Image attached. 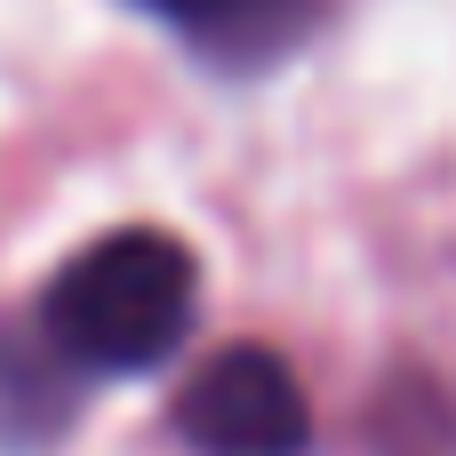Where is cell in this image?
<instances>
[{"mask_svg":"<svg viewBox=\"0 0 456 456\" xmlns=\"http://www.w3.org/2000/svg\"><path fill=\"white\" fill-rule=\"evenodd\" d=\"M192 305H200L192 248L176 232L128 224V232L88 240L48 281L40 329H48V345L72 369H88V377H136V369H160L184 345Z\"/></svg>","mask_w":456,"mask_h":456,"instance_id":"1","label":"cell"},{"mask_svg":"<svg viewBox=\"0 0 456 456\" xmlns=\"http://www.w3.org/2000/svg\"><path fill=\"white\" fill-rule=\"evenodd\" d=\"M136 8H152L208 56H281L313 24V0H136Z\"/></svg>","mask_w":456,"mask_h":456,"instance_id":"3","label":"cell"},{"mask_svg":"<svg viewBox=\"0 0 456 456\" xmlns=\"http://www.w3.org/2000/svg\"><path fill=\"white\" fill-rule=\"evenodd\" d=\"M176 433L200 456H305L313 401L273 345H224L176 385Z\"/></svg>","mask_w":456,"mask_h":456,"instance_id":"2","label":"cell"}]
</instances>
